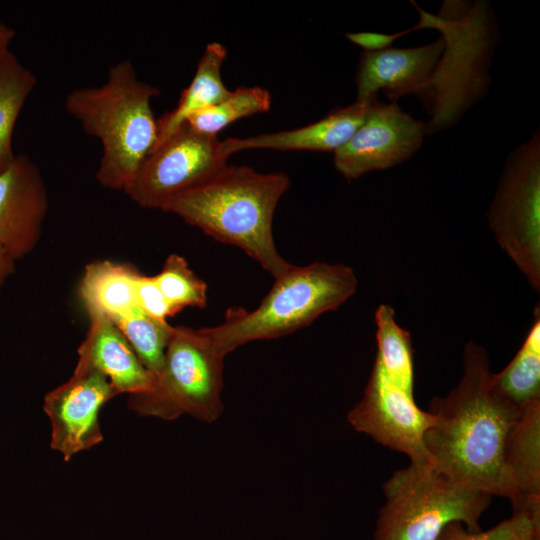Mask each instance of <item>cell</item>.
Listing matches in <instances>:
<instances>
[{"label":"cell","mask_w":540,"mask_h":540,"mask_svg":"<svg viewBox=\"0 0 540 540\" xmlns=\"http://www.w3.org/2000/svg\"><path fill=\"white\" fill-rule=\"evenodd\" d=\"M488 353L470 341L460 381L433 397L432 425L424 435L431 466L454 481L491 496L514 500L517 489L503 457L507 433L519 408L494 388Z\"/></svg>","instance_id":"cell-1"},{"label":"cell","mask_w":540,"mask_h":540,"mask_svg":"<svg viewBox=\"0 0 540 540\" xmlns=\"http://www.w3.org/2000/svg\"><path fill=\"white\" fill-rule=\"evenodd\" d=\"M289 185L283 172L260 173L247 166L226 165L170 199L161 210L242 249L277 278L292 266L279 254L272 233L275 209Z\"/></svg>","instance_id":"cell-2"},{"label":"cell","mask_w":540,"mask_h":540,"mask_svg":"<svg viewBox=\"0 0 540 540\" xmlns=\"http://www.w3.org/2000/svg\"><path fill=\"white\" fill-rule=\"evenodd\" d=\"M158 94L155 86L138 78L131 61L121 60L109 68L102 85L67 95L66 112L101 142L95 174L100 185L124 192L132 183L157 141L151 101Z\"/></svg>","instance_id":"cell-3"},{"label":"cell","mask_w":540,"mask_h":540,"mask_svg":"<svg viewBox=\"0 0 540 540\" xmlns=\"http://www.w3.org/2000/svg\"><path fill=\"white\" fill-rule=\"evenodd\" d=\"M357 287L354 270L345 264L292 265L275 278L256 309L229 308L222 324L205 330L226 356L251 341L279 338L308 326L320 315L340 307Z\"/></svg>","instance_id":"cell-4"},{"label":"cell","mask_w":540,"mask_h":540,"mask_svg":"<svg viewBox=\"0 0 540 540\" xmlns=\"http://www.w3.org/2000/svg\"><path fill=\"white\" fill-rule=\"evenodd\" d=\"M374 540H436L451 522L481 531L492 496L452 480L428 465L410 463L383 484Z\"/></svg>","instance_id":"cell-5"},{"label":"cell","mask_w":540,"mask_h":540,"mask_svg":"<svg viewBox=\"0 0 540 540\" xmlns=\"http://www.w3.org/2000/svg\"><path fill=\"white\" fill-rule=\"evenodd\" d=\"M223 355L205 328L174 326L152 388L129 396L128 408L140 416L171 421L187 414L212 423L223 413Z\"/></svg>","instance_id":"cell-6"},{"label":"cell","mask_w":540,"mask_h":540,"mask_svg":"<svg viewBox=\"0 0 540 540\" xmlns=\"http://www.w3.org/2000/svg\"><path fill=\"white\" fill-rule=\"evenodd\" d=\"M488 224L500 247L540 290V138L512 151L488 211Z\"/></svg>","instance_id":"cell-7"},{"label":"cell","mask_w":540,"mask_h":540,"mask_svg":"<svg viewBox=\"0 0 540 540\" xmlns=\"http://www.w3.org/2000/svg\"><path fill=\"white\" fill-rule=\"evenodd\" d=\"M227 159L222 140L183 123L151 150L124 192L140 207L162 209L176 195L223 169Z\"/></svg>","instance_id":"cell-8"},{"label":"cell","mask_w":540,"mask_h":540,"mask_svg":"<svg viewBox=\"0 0 540 540\" xmlns=\"http://www.w3.org/2000/svg\"><path fill=\"white\" fill-rule=\"evenodd\" d=\"M347 420L357 432L408 456L412 464L431 466L424 435L433 423L432 415L417 406L414 394L389 382L375 364L363 397Z\"/></svg>","instance_id":"cell-9"},{"label":"cell","mask_w":540,"mask_h":540,"mask_svg":"<svg viewBox=\"0 0 540 540\" xmlns=\"http://www.w3.org/2000/svg\"><path fill=\"white\" fill-rule=\"evenodd\" d=\"M425 132L426 126L396 102L385 104L374 98L361 126L334 152V166L349 181L391 168L420 148Z\"/></svg>","instance_id":"cell-10"},{"label":"cell","mask_w":540,"mask_h":540,"mask_svg":"<svg viewBox=\"0 0 540 540\" xmlns=\"http://www.w3.org/2000/svg\"><path fill=\"white\" fill-rule=\"evenodd\" d=\"M119 395L100 371L77 362L72 377L46 394L43 409L51 422V448L69 461L103 440L98 422L101 407Z\"/></svg>","instance_id":"cell-11"},{"label":"cell","mask_w":540,"mask_h":540,"mask_svg":"<svg viewBox=\"0 0 540 540\" xmlns=\"http://www.w3.org/2000/svg\"><path fill=\"white\" fill-rule=\"evenodd\" d=\"M446 40L414 48L389 47L363 51L356 73L357 100L376 97L379 90L392 102L413 93L429 103L432 88L440 85L441 63Z\"/></svg>","instance_id":"cell-12"},{"label":"cell","mask_w":540,"mask_h":540,"mask_svg":"<svg viewBox=\"0 0 540 540\" xmlns=\"http://www.w3.org/2000/svg\"><path fill=\"white\" fill-rule=\"evenodd\" d=\"M48 211L45 182L36 164L15 155L0 172V246L16 261L38 244Z\"/></svg>","instance_id":"cell-13"},{"label":"cell","mask_w":540,"mask_h":540,"mask_svg":"<svg viewBox=\"0 0 540 540\" xmlns=\"http://www.w3.org/2000/svg\"><path fill=\"white\" fill-rule=\"evenodd\" d=\"M374 98L356 100L347 107L332 110L317 122L297 129L247 138H227L222 141L223 150L228 157L246 149L336 152L361 126Z\"/></svg>","instance_id":"cell-14"},{"label":"cell","mask_w":540,"mask_h":540,"mask_svg":"<svg viewBox=\"0 0 540 540\" xmlns=\"http://www.w3.org/2000/svg\"><path fill=\"white\" fill-rule=\"evenodd\" d=\"M89 315V329L78 349V362L104 374L119 394H139L150 390L155 376L114 324L101 314Z\"/></svg>","instance_id":"cell-15"},{"label":"cell","mask_w":540,"mask_h":540,"mask_svg":"<svg viewBox=\"0 0 540 540\" xmlns=\"http://www.w3.org/2000/svg\"><path fill=\"white\" fill-rule=\"evenodd\" d=\"M141 273L130 264L109 260L86 265L79 293L88 314L111 320L137 308L136 282Z\"/></svg>","instance_id":"cell-16"},{"label":"cell","mask_w":540,"mask_h":540,"mask_svg":"<svg viewBox=\"0 0 540 540\" xmlns=\"http://www.w3.org/2000/svg\"><path fill=\"white\" fill-rule=\"evenodd\" d=\"M227 56L224 45L209 43L197 64L191 83L181 93L176 107L157 119L158 146L177 130L194 112L211 106L231 92L222 81L221 69ZM153 148V149H154Z\"/></svg>","instance_id":"cell-17"},{"label":"cell","mask_w":540,"mask_h":540,"mask_svg":"<svg viewBox=\"0 0 540 540\" xmlns=\"http://www.w3.org/2000/svg\"><path fill=\"white\" fill-rule=\"evenodd\" d=\"M503 457L517 489L515 499L540 497V399L520 408L507 433Z\"/></svg>","instance_id":"cell-18"},{"label":"cell","mask_w":540,"mask_h":540,"mask_svg":"<svg viewBox=\"0 0 540 540\" xmlns=\"http://www.w3.org/2000/svg\"><path fill=\"white\" fill-rule=\"evenodd\" d=\"M377 353L374 364L389 382L414 394V356L410 333L396 321L394 309L381 304L375 312Z\"/></svg>","instance_id":"cell-19"},{"label":"cell","mask_w":540,"mask_h":540,"mask_svg":"<svg viewBox=\"0 0 540 540\" xmlns=\"http://www.w3.org/2000/svg\"><path fill=\"white\" fill-rule=\"evenodd\" d=\"M496 391L517 408L540 399V312L516 355L499 373L492 375Z\"/></svg>","instance_id":"cell-20"},{"label":"cell","mask_w":540,"mask_h":540,"mask_svg":"<svg viewBox=\"0 0 540 540\" xmlns=\"http://www.w3.org/2000/svg\"><path fill=\"white\" fill-rule=\"evenodd\" d=\"M36 83L35 75L8 49L0 59V172L15 157L12 150L14 126Z\"/></svg>","instance_id":"cell-21"},{"label":"cell","mask_w":540,"mask_h":540,"mask_svg":"<svg viewBox=\"0 0 540 540\" xmlns=\"http://www.w3.org/2000/svg\"><path fill=\"white\" fill-rule=\"evenodd\" d=\"M270 107L268 90L259 86L239 87L223 100L194 112L184 123L199 133L217 136L232 122L266 112Z\"/></svg>","instance_id":"cell-22"},{"label":"cell","mask_w":540,"mask_h":540,"mask_svg":"<svg viewBox=\"0 0 540 540\" xmlns=\"http://www.w3.org/2000/svg\"><path fill=\"white\" fill-rule=\"evenodd\" d=\"M126 338L144 367L156 376L163 365L164 355L174 326L135 308L112 319Z\"/></svg>","instance_id":"cell-23"},{"label":"cell","mask_w":540,"mask_h":540,"mask_svg":"<svg viewBox=\"0 0 540 540\" xmlns=\"http://www.w3.org/2000/svg\"><path fill=\"white\" fill-rule=\"evenodd\" d=\"M153 278L176 314L186 307H206L207 284L195 274L183 256L170 254Z\"/></svg>","instance_id":"cell-24"},{"label":"cell","mask_w":540,"mask_h":540,"mask_svg":"<svg viewBox=\"0 0 540 540\" xmlns=\"http://www.w3.org/2000/svg\"><path fill=\"white\" fill-rule=\"evenodd\" d=\"M511 505V517L487 531L470 532L462 523L451 522L436 540H532L540 534V504Z\"/></svg>","instance_id":"cell-25"},{"label":"cell","mask_w":540,"mask_h":540,"mask_svg":"<svg viewBox=\"0 0 540 540\" xmlns=\"http://www.w3.org/2000/svg\"><path fill=\"white\" fill-rule=\"evenodd\" d=\"M136 304L142 312L158 320L167 321L168 317L176 315L153 276L139 275L136 282Z\"/></svg>","instance_id":"cell-26"},{"label":"cell","mask_w":540,"mask_h":540,"mask_svg":"<svg viewBox=\"0 0 540 540\" xmlns=\"http://www.w3.org/2000/svg\"><path fill=\"white\" fill-rule=\"evenodd\" d=\"M411 32V29L395 34H384L379 32H357L348 33L346 37L354 44L362 47L364 51H379L391 47L392 43L399 37Z\"/></svg>","instance_id":"cell-27"},{"label":"cell","mask_w":540,"mask_h":540,"mask_svg":"<svg viewBox=\"0 0 540 540\" xmlns=\"http://www.w3.org/2000/svg\"><path fill=\"white\" fill-rule=\"evenodd\" d=\"M15 260L0 246V289L14 272Z\"/></svg>","instance_id":"cell-28"},{"label":"cell","mask_w":540,"mask_h":540,"mask_svg":"<svg viewBox=\"0 0 540 540\" xmlns=\"http://www.w3.org/2000/svg\"><path fill=\"white\" fill-rule=\"evenodd\" d=\"M15 32L12 28L0 23V59L2 55L9 49V44L14 38Z\"/></svg>","instance_id":"cell-29"},{"label":"cell","mask_w":540,"mask_h":540,"mask_svg":"<svg viewBox=\"0 0 540 540\" xmlns=\"http://www.w3.org/2000/svg\"><path fill=\"white\" fill-rule=\"evenodd\" d=\"M532 540H540V534L536 535Z\"/></svg>","instance_id":"cell-30"}]
</instances>
